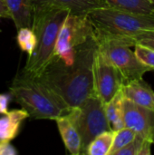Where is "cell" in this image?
<instances>
[{
	"label": "cell",
	"instance_id": "obj_1",
	"mask_svg": "<svg viewBox=\"0 0 154 155\" xmlns=\"http://www.w3.org/2000/svg\"><path fill=\"white\" fill-rule=\"evenodd\" d=\"M98 49L96 37H93L79 51L70 64L49 63L37 78L67 107L79 106L94 93L93 65Z\"/></svg>",
	"mask_w": 154,
	"mask_h": 155
},
{
	"label": "cell",
	"instance_id": "obj_2",
	"mask_svg": "<svg viewBox=\"0 0 154 155\" xmlns=\"http://www.w3.org/2000/svg\"><path fill=\"white\" fill-rule=\"evenodd\" d=\"M9 94L33 119L55 120L71 110L37 78L22 72L14 78Z\"/></svg>",
	"mask_w": 154,
	"mask_h": 155
},
{
	"label": "cell",
	"instance_id": "obj_3",
	"mask_svg": "<svg viewBox=\"0 0 154 155\" xmlns=\"http://www.w3.org/2000/svg\"><path fill=\"white\" fill-rule=\"evenodd\" d=\"M70 12L64 9H54L33 16L31 28L36 35V45L28 55L22 73L31 77H38L50 63L59 31Z\"/></svg>",
	"mask_w": 154,
	"mask_h": 155
},
{
	"label": "cell",
	"instance_id": "obj_4",
	"mask_svg": "<svg viewBox=\"0 0 154 155\" xmlns=\"http://www.w3.org/2000/svg\"><path fill=\"white\" fill-rule=\"evenodd\" d=\"M96 35L132 38L143 32L154 29V15L137 14L111 7H101L88 14Z\"/></svg>",
	"mask_w": 154,
	"mask_h": 155
},
{
	"label": "cell",
	"instance_id": "obj_5",
	"mask_svg": "<svg viewBox=\"0 0 154 155\" xmlns=\"http://www.w3.org/2000/svg\"><path fill=\"white\" fill-rule=\"evenodd\" d=\"M94 36V28L88 14L69 13L59 31L50 63L66 64L74 62L82 47Z\"/></svg>",
	"mask_w": 154,
	"mask_h": 155
},
{
	"label": "cell",
	"instance_id": "obj_6",
	"mask_svg": "<svg viewBox=\"0 0 154 155\" xmlns=\"http://www.w3.org/2000/svg\"><path fill=\"white\" fill-rule=\"evenodd\" d=\"M98 49L108 60L119 70L123 84L142 79L144 74L152 69L143 64L131 50V46H134L133 42L130 38H115L101 35H96Z\"/></svg>",
	"mask_w": 154,
	"mask_h": 155
},
{
	"label": "cell",
	"instance_id": "obj_7",
	"mask_svg": "<svg viewBox=\"0 0 154 155\" xmlns=\"http://www.w3.org/2000/svg\"><path fill=\"white\" fill-rule=\"evenodd\" d=\"M82 139V154L89 143L99 134L112 131L105 114L104 104L93 93L79 106L71 108L67 114Z\"/></svg>",
	"mask_w": 154,
	"mask_h": 155
},
{
	"label": "cell",
	"instance_id": "obj_8",
	"mask_svg": "<svg viewBox=\"0 0 154 155\" xmlns=\"http://www.w3.org/2000/svg\"><path fill=\"white\" fill-rule=\"evenodd\" d=\"M93 74L94 94L105 104L121 90L123 78L119 70L99 49L94 54Z\"/></svg>",
	"mask_w": 154,
	"mask_h": 155
},
{
	"label": "cell",
	"instance_id": "obj_9",
	"mask_svg": "<svg viewBox=\"0 0 154 155\" xmlns=\"http://www.w3.org/2000/svg\"><path fill=\"white\" fill-rule=\"evenodd\" d=\"M124 126L132 129L154 144V111L140 106L123 97Z\"/></svg>",
	"mask_w": 154,
	"mask_h": 155
},
{
	"label": "cell",
	"instance_id": "obj_10",
	"mask_svg": "<svg viewBox=\"0 0 154 155\" xmlns=\"http://www.w3.org/2000/svg\"><path fill=\"white\" fill-rule=\"evenodd\" d=\"M104 6L102 0H33V16L54 9H64L72 14L83 15Z\"/></svg>",
	"mask_w": 154,
	"mask_h": 155
},
{
	"label": "cell",
	"instance_id": "obj_11",
	"mask_svg": "<svg viewBox=\"0 0 154 155\" xmlns=\"http://www.w3.org/2000/svg\"><path fill=\"white\" fill-rule=\"evenodd\" d=\"M121 92L125 99L154 111V91L143 78L123 84Z\"/></svg>",
	"mask_w": 154,
	"mask_h": 155
},
{
	"label": "cell",
	"instance_id": "obj_12",
	"mask_svg": "<svg viewBox=\"0 0 154 155\" xmlns=\"http://www.w3.org/2000/svg\"><path fill=\"white\" fill-rule=\"evenodd\" d=\"M55 121L67 151L72 155L82 154V139L69 115L66 114L59 116Z\"/></svg>",
	"mask_w": 154,
	"mask_h": 155
},
{
	"label": "cell",
	"instance_id": "obj_13",
	"mask_svg": "<svg viewBox=\"0 0 154 155\" xmlns=\"http://www.w3.org/2000/svg\"><path fill=\"white\" fill-rule=\"evenodd\" d=\"M29 117L25 109H16L7 112L0 117V141L14 140L20 130L22 123Z\"/></svg>",
	"mask_w": 154,
	"mask_h": 155
},
{
	"label": "cell",
	"instance_id": "obj_14",
	"mask_svg": "<svg viewBox=\"0 0 154 155\" xmlns=\"http://www.w3.org/2000/svg\"><path fill=\"white\" fill-rule=\"evenodd\" d=\"M16 29L31 27L33 0H4Z\"/></svg>",
	"mask_w": 154,
	"mask_h": 155
},
{
	"label": "cell",
	"instance_id": "obj_15",
	"mask_svg": "<svg viewBox=\"0 0 154 155\" xmlns=\"http://www.w3.org/2000/svg\"><path fill=\"white\" fill-rule=\"evenodd\" d=\"M107 7L137 14L154 15L152 0H102Z\"/></svg>",
	"mask_w": 154,
	"mask_h": 155
},
{
	"label": "cell",
	"instance_id": "obj_16",
	"mask_svg": "<svg viewBox=\"0 0 154 155\" xmlns=\"http://www.w3.org/2000/svg\"><path fill=\"white\" fill-rule=\"evenodd\" d=\"M123 95L121 90L104 104L105 114L112 131H118L124 126L123 114Z\"/></svg>",
	"mask_w": 154,
	"mask_h": 155
},
{
	"label": "cell",
	"instance_id": "obj_17",
	"mask_svg": "<svg viewBox=\"0 0 154 155\" xmlns=\"http://www.w3.org/2000/svg\"><path fill=\"white\" fill-rule=\"evenodd\" d=\"M113 131H106L97 135L89 143L84 154L109 155L113 141Z\"/></svg>",
	"mask_w": 154,
	"mask_h": 155
},
{
	"label": "cell",
	"instance_id": "obj_18",
	"mask_svg": "<svg viewBox=\"0 0 154 155\" xmlns=\"http://www.w3.org/2000/svg\"><path fill=\"white\" fill-rule=\"evenodd\" d=\"M152 143L136 134L135 138L123 148L117 151L114 155H151L152 154Z\"/></svg>",
	"mask_w": 154,
	"mask_h": 155
},
{
	"label": "cell",
	"instance_id": "obj_19",
	"mask_svg": "<svg viewBox=\"0 0 154 155\" xmlns=\"http://www.w3.org/2000/svg\"><path fill=\"white\" fill-rule=\"evenodd\" d=\"M17 44L23 52L30 55L36 45V35L31 27H22L17 30Z\"/></svg>",
	"mask_w": 154,
	"mask_h": 155
},
{
	"label": "cell",
	"instance_id": "obj_20",
	"mask_svg": "<svg viewBox=\"0 0 154 155\" xmlns=\"http://www.w3.org/2000/svg\"><path fill=\"white\" fill-rule=\"evenodd\" d=\"M136 134H137L135 132H133L132 129L128 127H123L118 131H115L109 155H114L117 151H119L120 149L123 148L128 143H130L135 138Z\"/></svg>",
	"mask_w": 154,
	"mask_h": 155
},
{
	"label": "cell",
	"instance_id": "obj_21",
	"mask_svg": "<svg viewBox=\"0 0 154 155\" xmlns=\"http://www.w3.org/2000/svg\"><path fill=\"white\" fill-rule=\"evenodd\" d=\"M134 54L137 56V58L143 64L154 70V49L138 44L134 45Z\"/></svg>",
	"mask_w": 154,
	"mask_h": 155
},
{
	"label": "cell",
	"instance_id": "obj_22",
	"mask_svg": "<svg viewBox=\"0 0 154 155\" xmlns=\"http://www.w3.org/2000/svg\"><path fill=\"white\" fill-rule=\"evenodd\" d=\"M131 39L134 45H143L154 49V29L138 34Z\"/></svg>",
	"mask_w": 154,
	"mask_h": 155
},
{
	"label": "cell",
	"instance_id": "obj_23",
	"mask_svg": "<svg viewBox=\"0 0 154 155\" xmlns=\"http://www.w3.org/2000/svg\"><path fill=\"white\" fill-rule=\"evenodd\" d=\"M15 147L7 141H0V155H16Z\"/></svg>",
	"mask_w": 154,
	"mask_h": 155
},
{
	"label": "cell",
	"instance_id": "obj_24",
	"mask_svg": "<svg viewBox=\"0 0 154 155\" xmlns=\"http://www.w3.org/2000/svg\"><path fill=\"white\" fill-rule=\"evenodd\" d=\"M11 98L10 94H0V114H5L8 112V104Z\"/></svg>",
	"mask_w": 154,
	"mask_h": 155
},
{
	"label": "cell",
	"instance_id": "obj_25",
	"mask_svg": "<svg viewBox=\"0 0 154 155\" xmlns=\"http://www.w3.org/2000/svg\"><path fill=\"white\" fill-rule=\"evenodd\" d=\"M0 18H10V12L4 0H0Z\"/></svg>",
	"mask_w": 154,
	"mask_h": 155
},
{
	"label": "cell",
	"instance_id": "obj_26",
	"mask_svg": "<svg viewBox=\"0 0 154 155\" xmlns=\"http://www.w3.org/2000/svg\"><path fill=\"white\" fill-rule=\"evenodd\" d=\"M152 1H153V0H152Z\"/></svg>",
	"mask_w": 154,
	"mask_h": 155
}]
</instances>
